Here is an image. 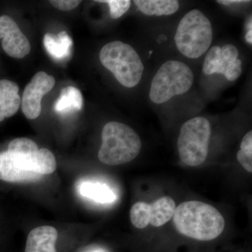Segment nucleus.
Here are the masks:
<instances>
[{
    "label": "nucleus",
    "mask_w": 252,
    "mask_h": 252,
    "mask_svg": "<svg viewBox=\"0 0 252 252\" xmlns=\"http://www.w3.org/2000/svg\"><path fill=\"white\" fill-rule=\"evenodd\" d=\"M172 219L180 234L200 241L218 238L225 228L224 218L215 207L197 200L176 207Z\"/></svg>",
    "instance_id": "f257e3e1"
},
{
    "label": "nucleus",
    "mask_w": 252,
    "mask_h": 252,
    "mask_svg": "<svg viewBox=\"0 0 252 252\" xmlns=\"http://www.w3.org/2000/svg\"><path fill=\"white\" fill-rule=\"evenodd\" d=\"M142 141L130 126L117 122H109L102 129L99 161L105 165H119L132 161L140 153Z\"/></svg>",
    "instance_id": "f03ea898"
},
{
    "label": "nucleus",
    "mask_w": 252,
    "mask_h": 252,
    "mask_svg": "<svg viewBox=\"0 0 252 252\" xmlns=\"http://www.w3.org/2000/svg\"><path fill=\"white\" fill-rule=\"evenodd\" d=\"M99 60L124 87H135L142 79L143 63L129 44L120 41L108 43L101 49Z\"/></svg>",
    "instance_id": "7ed1b4c3"
},
{
    "label": "nucleus",
    "mask_w": 252,
    "mask_h": 252,
    "mask_svg": "<svg viewBox=\"0 0 252 252\" xmlns=\"http://www.w3.org/2000/svg\"><path fill=\"white\" fill-rule=\"evenodd\" d=\"M212 35L210 20L200 10L193 9L179 23L175 36V44L185 57L196 59L210 49Z\"/></svg>",
    "instance_id": "20e7f679"
},
{
    "label": "nucleus",
    "mask_w": 252,
    "mask_h": 252,
    "mask_svg": "<svg viewBox=\"0 0 252 252\" xmlns=\"http://www.w3.org/2000/svg\"><path fill=\"white\" fill-rule=\"evenodd\" d=\"M193 81V73L187 64L180 61H167L159 68L152 79L149 97L154 103H164L175 96L187 93Z\"/></svg>",
    "instance_id": "39448f33"
},
{
    "label": "nucleus",
    "mask_w": 252,
    "mask_h": 252,
    "mask_svg": "<svg viewBox=\"0 0 252 252\" xmlns=\"http://www.w3.org/2000/svg\"><path fill=\"white\" fill-rule=\"evenodd\" d=\"M211 137V125L205 118L197 117L182 125L177 140L181 160L190 167L200 166L206 160Z\"/></svg>",
    "instance_id": "423d86ee"
},
{
    "label": "nucleus",
    "mask_w": 252,
    "mask_h": 252,
    "mask_svg": "<svg viewBox=\"0 0 252 252\" xmlns=\"http://www.w3.org/2000/svg\"><path fill=\"white\" fill-rule=\"evenodd\" d=\"M176 203L173 199L163 196L151 204L137 202L130 209L131 223L139 229L149 224L160 227L167 223L175 214Z\"/></svg>",
    "instance_id": "0eeeda50"
},
{
    "label": "nucleus",
    "mask_w": 252,
    "mask_h": 252,
    "mask_svg": "<svg viewBox=\"0 0 252 252\" xmlns=\"http://www.w3.org/2000/svg\"><path fill=\"white\" fill-rule=\"evenodd\" d=\"M239 51L233 44L223 47L213 46L208 51L203 63V70L207 75L221 74L230 81L238 79L243 72Z\"/></svg>",
    "instance_id": "6e6552de"
},
{
    "label": "nucleus",
    "mask_w": 252,
    "mask_h": 252,
    "mask_svg": "<svg viewBox=\"0 0 252 252\" xmlns=\"http://www.w3.org/2000/svg\"><path fill=\"white\" fill-rule=\"evenodd\" d=\"M56 84L53 76L44 72H39L32 77L25 88L21 100L22 111L28 119H35L41 112V99L52 90Z\"/></svg>",
    "instance_id": "1a4fd4ad"
},
{
    "label": "nucleus",
    "mask_w": 252,
    "mask_h": 252,
    "mask_svg": "<svg viewBox=\"0 0 252 252\" xmlns=\"http://www.w3.org/2000/svg\"><path fill=\"white\" fill-rule=\"evenodd\" d=\"M0 39L6 54L21 59L30 54L31 44L13 18L6 15L0 16Z\"/></svg>",
    "instance_id": "9d476101"
},
{
    "label": "nucleus",
    "mask_w": 252,
    "mask_h": 252,
    "mask_svg": "<svg viewBox=\"0 0 252 252\" xmlns=\"http://www.w3.org/2000/svg\"><path fill=\"white\" fill-rule=\"evenodd\" d=\"M57 230L53 226L43 225L30 232L26 242L25 252H57Z\"/></svg>",
    "instance_id": "9b49d317"
},
{
    "label": "nucleus",
    "mask_w": 252,
    "mask_h": 252,
    "mask_svg": "<svg viewBox=\"0 0 252 252\" xmlns=\"http://www.w3.org/2000/svg\"><path fill=\"white\" fill-rule=\"evenodd\" d=\"M18 91L19 87L14 81H0V122L18 112L21 104Z\"/></svg>",
    "instance_id": "f8f14e48"
},
{
    "label": "nucleus",
    "mask_w": 252,
    "mask_h": 252,
    "mask_svg": "<svg viewBox=\"0 0 252 252\" xmlns=\"http://www.w3.org/2000/svg\"><path fill=\"white\" fill-rule=\"evenodd\" d=\"M41 176L22 170L9 151L0 153V180L8 182H31L38 180Z\"/></svg>",
    "instance_id": "ddd939ff"
},
{
    "label": "nucleus",
    "mask_w": 252,
    "mask_h": 252,
    "mask_svg": "<svg viewBox=\"0 0 252 252\" xmlns=\"http://www.w3.org/2000/svg\"><path fill=\"white\" fill-rule=\"evenodd\" d=\"M44 44L48 54L54 59L63 61L70 56L73 42L66 32H61L58 35L47 33L44 37Z\"/></svg>",
    "instance_id": "4468645a"
},
{
    "label": "nucleus",
    "mask_w": 252,
    "mask_h": 252,
    "mask_svg": "<svg viewBox=\"0 0 252 252\" xmlns=\"http://www.w3.org/2000/svg\"><path fill=\"white\" fill-rule=\"evenodd\" d=\"M134 3L147 16H169L177 12L180 7L176 0H135Z\"/></svg>",
    "instance_id": "2eb2a0df"
},
{
    "label": "nucleus",
    "mask_w": 252,
    "mask_h": 252,
    "mask_svg": "<svg viewBox=\"0 0 252 252\" xmlns=\"http://www.w3.org/2000/svg\"><path fill=\"white\" fill-rule=\"evenodd\" d=\"M83 106V97L77 88L68 86L61 91L59 98L55 103L54 109L60 114H67L80 111Z\"/></svg>",
    "instance_id": "dca6fc26"
},
{
    "label": "nucleus",
    "mask_w": 252,
    "mask_h": 252,
    "mask_svg": "<svg viewBox=\"0 0 252 252\" xmlns=\"http://www.w3.org/2000/svg\"><path fill=\"white\" fill-rule=\"evenodd\" d=\"M81 195L100 203H110L116 196L107 186L95 182H84L79 187Z\"/></svg>",
    "instance_id": "f3484780"
},
{
    "label": "nucleus",
    "mask_w": 252,
    "mask_h": 252,
    "mask_svg": "<svg viewBox=\"0 0 252 252\" xmlns=\"http://www.w3.org/2000/svg\"><path fill=\"white\" fill-rule=\"evenodd\" d=\"M237 159L240 165L247 170L252 172V132L250 130L243 138L240 149L237 154Z\"/></svg>",
    "instance_id": "a211bd4d"
},
{
    "label": "nucleus",
    "mask_w": 252,
    "mask_h": 252,
    "mask_svg": "<svg viewBox=\"0 0 252 252\" xmlns=\"http://www.w3.org/2000/svg\"><path fill=\"white\" fill-rule=\"evenodd\" d=\"M97 1L109 5L111 17L114 19L122 17L123 15L125 14L130 9L131 4L130 0H104Z\"/></svg>",
    "instance_id": "6ab92c4d"
},
{
    "label": "nucleus",
    "mask_w": 252,
    "mask_h": 252,
    "mask_svg": "<svg viewBox=\"0 0 252 252\" xmlns=\"http://www.w3.org/2000/svg\"><path fill=\"white\" fill-rule=\"evenodd\" d=\"M50 3L56 9L61 11H68L77 8L81 1L79 0H52Z\"/></svg>",
    "instance_id": "aec40b11"
},
{
    "label": "nucleus",
    "mask_w": 252,
    "mask_h": 252,
    "mask_svg": "<svg viewBox=\"0 0 252 252\" xmlns=\"http://www.w3.org/2000/svg\"><path fill=\"white\" fill-rule=\"evenodd\" d=\"M252 16H250V21H249L248 26H247V32L245 34V39L248 44H252Z\"/></svg>",
    "instance_id": "412c9836"
},
{
    "label": "nucleus",
    "mask_w": 252,
    "mask_h": 252,
    "mask_svg": "<svg viewBox=\"0 0 252 252\" xmlns=\"http://www.w3.org/2000/svg\"><path fill=\"white\" fill-rule=\"evenodd\" d=\"M219 4L225 5V6H229L233 4H240V3H248L251 2L250 1H232V0H220V1H217Z\"/></svg>",
    "instance_id": "4be33fe9"
}]
</instances>
